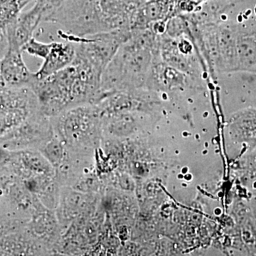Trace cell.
I'll return each instance as SVG.
<instances>
[{"label":"cell","instance_id":"obj_1","mask_svg":"<svg viewBox=\"0 0 256 256\" xmlns=\"http://www.w3.org/2000/svg\"><path fill=\"white\" fill-rule=\"evenodd\" d=\"M102 74L75 56L70 65L50 76L35 79L30 88L36 95L40 110L50 117L76 106L96 104L104 98Z\"/></svg>","mask_w":256,"mask_h":256},{"label":"cell","instance_id":"obj_2","mask_svg":"<svg viewBox=\"0 0 256 256\" xmlns=\"http://www.w3.org/2000/svg\"><path fill=\"white\" fill-rule=\"evenodd\" d=\"M159 52V35L151 28L132 31L102 74L100 89L104 97L111 92L144 88Z\"/></svg>","mask_w":256,"mask_h":256},{"label":"cell","instance_id":"obj_3","mask_svg":"<svg viewBox=\"0 0 256 256\" xmlns=\"http://www.w3.org/2000/svg\"><path fill=\"white\" fill-rule=\"evenodd\" d=\"M54 136L68 150L95 154L102 144V120L96 104L76 106L50 117Z\"/></svg>","mask_w":256,"mask_h":256},{"label":"cell","instance_id":"obj_4","mask_svg":"<svg viewBox=\"0 0 256 256\" xmlns=\"http://www.w3.org/2000/svg\"><path fill=\"white\" fill-rule=\"evenodd\" d=\"M188 26L212 76L239 72L236 26L233 18L212 24L188 23Z\"/></svg>","mask_w":256,"mask_h":256},{"label":"cell","instance_id":"obj_5","mask_svg":"<svg viewBox=\"0 0 256 256\" xmlns=\"http://www.w3.org/2000/svg\"><path fill=\"white\" fill-rule=\"evenodd\" d=\"M89 26L95 33L130 30L133 16L148 0H78Z\"/></svg>","mask_w":256,"mask_h":256},{"label":"cell","instance_id":"obj_6","mask_svg":"<svg viewBox=\"0 0 256 256\" xmlns=\"http://www.w3.org/2000/svg\"><path fill=\"white\" fill-rule=\"evenodd\" d=\"M58 34L64 40L75 43L76 57L102 74L121 45L131 36L132 31L124 28L82 37L68 36L62 32Z\"/></svg>","mask_w":256,"mask_h":256},{"label":"cell","instance_id":"obj_7","mask_svg":"<svg viewBox=\"0 0 256 256\" xmlns=\"http://www.w3.org/2000/svg\"><path fill=\"white\" fill-rule=\"evenodd\" d=\"M159 50L160 57L165 64L203 82L205 62L192 34L175 38L164 33L160 35Z\"/></svg>","mask_w":256,"mask_h":256},{"label":"cell","instance_id":"obj_8","mask_svg":"<svg viewBox=\"0 0 256 256\" xmlns=\"http://www.w3.org/2000/svg\"><path fill=\"white\" fill-rule=\"evenodd\" d=\"M54 137V132L50 117L40 110L18 127L1 136L0 146L9 151H40Z\"/></svg>","mask_w":256,"mask_h":256},{"label":"cell","instance_id":"obj_9","mask_svg":"<svg viewBox=\"0 0 256 256\" xmlns=\"http://www.w3.org/2000/svg\"><path fill=\"white\" fill-rule=\"evenodd\" d=\"M40 110L36 96L30 88H0V137Z\"/></svg>","mask_w":256,"mask_h":256},{"label":"cell","instance_id":"obj_10","mask_svg":"<svg viewBox=\"0 0 256 256\" xmlns=\"http://www.w3.org/2000/svg\"><path fill=\"white\" fill-rule=\"evenodd\" d=\"M98 194L85 193L68 186H60V200L55 210L62 235L74 220L97 212Z\"/></svg>","mask_w":256,"mask_h":256},{"label":"cell","instance_id":"obj_11","mask_svg":"<svg viewBox=\"0 0 256 256\" xmlns=\"http://www.w3.org/2000/svg\"><path fill=\"white\" fill-rule=\"evenodd\" d=\"M254 6L234 13L236 26L239 72L256 75V16Z\"/></svg>","mask_w":256,"mask_h":256},{"label":"cell","instance_id":"obj_12","mask_svg":"<svg viewBox=\"0 0 256 256\" xmlns=\"http://www.w3.org/2000/svg\"><path fill=\"white\" fill-rule=\"evenodd\" d=\"M201 85L202 82L165 64L159 52L154 56L144 88L158 94L194 88Z\"/></svg>","mask_w":256,"mask_h":256},{"label":"cell","instance_id":"obj_13","mask_svg":"<svg viewBox=\"0 0 256 256\" xmlns=\"http://www.w3.org/2000/svg\"><path fill=\"white\" fill-rule=\"evenodd\" d=\"M23 50L8 46V50L0 60V70L4 86L11 88H31L36 79L35 73L30 72L24 62Z\"/></svg>","mask_w":256,"mask_h":256},{"label":"cell","instance_id":"obj_14","mask_svg":"<svg viewBox=\"0 0 256 256\" xmlns=\"http://www.w3.org/2000/svg\"><path fill=\"white\" fill-rule=\"evenodd\" d=\"M43 20V14L34 6L20 13L16 21L6 28L8 45L22 50L24 45L33 38L34 32Z\"/></svg>","mask_w":256,"mask_h":256},{"label":"cell","instance_id":"obj_15","mask_svg":"<svg viewBox=\"0 0 256 256\" xmlns=\"http://www.w3.org/2000/svg\"><path fill=\"white\" fill-rule=\"evenodd\" d=\"M52 42L50 52L44 60L41 68L35 73L36 78L42 79L60 72L70 65L76 56V44L74 42Z\"/></svg>","mask_w":256,"mask_h":256},{"label":"cell","instance_id":"obj_16","mask_svg":"<svg viewBox=\"0 0 256 256\" xmlns=\"http://www.w3.org/2000/svg\"><path fill=\"white\" fill-rule=\"evenodd\" d=\"M229 128L234 139L256 144V107L248 108L234 114Z\"/></svg>","mask_w":256,"mask_h":256},{"label":"cell","instance_id":"obj_17","mask_svg":"<svg viewBox=\"0 0 256 256\" xmlns=\"http://www.w3.org/2000/svg\"><path fill=\"white\" fill-rule=\"evenodd\" d=\"M18 0H0V28H6L16 21L22 12Z\"/></svg>","mask_w":256,"mask_h":256},{"label":"cell","instance_id":"obj_18","mask_svg":"<svg viewBox=\"0 0 256 256\" xmlns=\"http://www.w3.org/2000/svg\"><path fill=\"white\" fill-rule=\"evenodd\" d=\"M50 46H52V42L44 43V42H38L34 37H33L24 45L22 50L23 52H26L28 54L41 58L44 60L50 52Z\"/></svg>","mask_w":256,"mask_h":256},{"label":"cell","instance_id":"obj_19","mask_svg":"<svg viewBox=\"0 0 256 256\" xmlns=\"http://www.w3.org/2000/svg\"><path fill=\"white\" fill-rule=\"evenodd\" d=\"M65 1L66 0H36L34 6L43 14L44 20L47 16L60 8Z\"/></svg>","mask_w":256,"mask_h":256},{"label":"cell","instance_id":"obj_20","mask_svg":"<svg viewBox=\"0 0 256 256\" xmlns=\"http://www.w3.org/2000/svg\"><path fill=\"white\" fill-rule=\"evenodd\" d=\"M8 48V40L6 32L0 28V60L3 58Z\"/></svg>","mask_w":256,"mask_h":256},{"label":"cell","instance_id":"obj_21","mask_svg":"<svg viewBox=\"0 0 256 256\" xmlns=\"http://www.w3.org/2000/svg\"><path fill=\"white\" fill-rule=\"evenodd\" d=\"M20 6H21L22 10L26 6V4H28L32 0H18Z\"/></svg>","mask_w":256,"mask_h":256},{"label":"cell","instance_id":"obj_22","mask_svg":"<svg viewBox=\"0 0 256 256\" xmlns=\"http://www.w3.org/2000/svg\"><path fill=\"white\" fill-rule=\"evenodd\" d=\"M4 82H3L2 77L1 75V70H0V88L4 87Z\"/></svg>","mask_w":256,"mask_h":256},{"label":"cell","instance_id":"obj_23","mask_svg":"<svg viewBox=\"0 0 256 256\" xmlns=\"http://www.w3.org/2000/svg\"><path fill=\"white\" fill-rule=\"evenodd\" d=\"M252 10H254V14H255L256 16V2H255V4H254V9H252Z\"/></svg>","mask_w":256,"mask_h":256}]
</instances>
